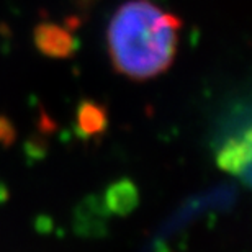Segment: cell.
I'll return each mask as SVG.
<instances>
[{
	"mask_svg": "<svg viewBox=\"0 0 252 252\" xmlns=\"http://www.w3.org/2000/svg\"><path fill=\"white\" fill-rule=\"evenodd\" d=\"M34 46L49 58H69L77 49V41L67 27L54 23H39L33 32Z\"/></svg>",
	"mask_w": 252,
	"mask_h": 252,
	"instance_id": "3957f363",
	"label": "cell"
},
{
	"mask_svg": "<svg viewBox=\"0 0 252 252\" xmlns=\"http://www.w3.org/2000/svg\"><path fill=\"white\" fill-rule=\"evenodd\" d=\"M180 20L148 0H129L110 20L107 41L113 67L133 80H148L174 63Z\"/></svg>",
	"mask_w": 252,
	"mask_h": 252,
	"instance_id": "6da1fadb",
	"label": "cell"
},
{
	"mask_svg": "<svg viewBox=\"0 0 252 252\" xmlns=\"http://www.w3.org/2000/svg\"><path fill=\"white\" fill-rule=\"evenodd\" d=\"M108 213H115L120 216H126L133 211L139 203V191L134 182L129 179H122L113 182L107 189L103 200Z\"/></svg>",
	"mask_w": 252,
	"mask_h": 252,
	"instance_id": "8992f818",
	"label": "cell"
},
{
	"mask_svg": "<svg viewBox=\"0 0 252 252\" xmlns=\"http://www.w3.org/2000/svg\"><path fill=\"white\" fill-rule=\"evenodd\" d=\"M216 164L248 184L251 180V131L244 129L243 134L229 136L218 151Z\"/></svg>",
	"mask_w": 252,
	"mask_h": 252,
	"instance_id": "7a4b0ae2",
	"label": "cell"
},
{
	"mask_svg": "<svg viewBox=\"0 0 252 252\" xmlns=\"http://www.w3.org/2000/svg\"><path fill=\"white\" fill-rule=\"evenodd\" d=\"M75 2H77V5H79L80 8H82V7L85 8V7H90V5L95 2V0H75Z\"/></svg>",
	"mask_w": 252,
	"mask_h": 252,
	"instance_id": "ba28073f",
	"label": "cell"
},
{
	"mask_svg": "<svg viewBox=\"0 0 252 252\" xmlns=\"http://www.w3.org/2000/svg\"><path fill=\"white\" fill-rule=\"evenodd\" d=\"M15 139H17V129L13 123L7 117L0 115V144L8 148L15 143Z\"/></svg>",
	"mask_w": 252,
	"mask_h": 252,
	"instance_id": "52a82bcc",
	"label": "cell"
},
{
	"mask_svg": "<svg viewBox=\"0 0 252 252\" xmlns=\"http://www.w3.org/2000/svg\"><path fill=\"white\" fill-rule=\"evenodd\" d=\"M107 206L98 196L85 198L75 210V231L80 236H102L107 233Z\"/></svg>",
	"mask_w": 252,
	"mask_h": 252,
	"instance_id": "277c9868",
	"label": "cell"
},
{
	"mask_svg": "<svg viewBox=\"0 0 252 252\" xmlns=\"http://www.w3.org/2000/svg\"><path fill=\"white\" fill-rule=\"evenodd\" d=\"M108 128V113L102 103L82 100L75 112V129L82 138H95Z\"/></svg>",
	"mask_w": 252,
	"mask_h": 252,
	"instance_id": "5b68a950",
	"label": "cell"
}]
</instances>
